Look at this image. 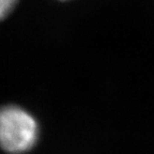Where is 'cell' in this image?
Segmentation results:
<instances>
[{"instance_id": "obj_1", "label": "cell", "mask_w": 154, "mask_h": 154, "mask_svg": "<svg viewBox=\"0 0 154 154\" xmlns=\"http://www.w3.org/2000/svg\"><path fill=\"white\" fill-rule=\"evenodd\" d=\"M38 125L34 117L16 105L0 108V148L11 154H23L34 147Z\"/></svg>"}, {"instance_id": "obj_2", "label": "cell", "mask_w": 154, "mask_h": 154, "mask_svg": "<svg viewBox=\"0 0 154 154\" xmlns=\"http://www.w3.org/2000/svg\"><path fill=\"white\" fill-rule=\"evenodd\" d=\"M17 0H0V20L9 15L16 5Z\"/></svg>"}]
</instances>
